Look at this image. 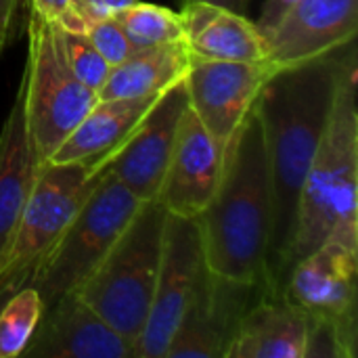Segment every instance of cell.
Listing matches in <instances>:
<instances>
[{"instance_id":"6da1fadb","label":"cell","mask_w":358,"mask_h":358,"mask_svg":"<svg viewBox=\"0 0 358 358\" xmlns=\"http://www.w3.org/2000/svg\"><path fill=\"white\" fill-rule=\"evenodd\" d=\"M355 55L357 40L323 57L279 67L254 101L252 111L260 122L273 193L266 262L271 294H285L300 191L323 141L338 82Z\"/></svg>"},{"instance_id":"7a4b0ae2","label":"cell","mask_w":358,"mask_h":358,"mask_svg":"<svg viewBox=\"0 0 358 358\" xmlns=\"http://www.w3.org/2000/svg\"><path fill=\"white\" fill-rule=\"evenodd\" d=\"M206 266L268 289L273 193L260 122L250 111L224 151L220 182L195 218Z\"/></svg>"},{"instance_id":"3957f363","label":"cell","mask_w":358,"mask_h":358,"mask_svg":"<svg viewBox=\"0 0 358 358\" xmlns=\"http://www.w3.org/2000/svg\"><path fill=\"white\" fill-rule=\"evenodd\" d=\"M357 78L355 55L342 71L323 141L300 191L287 277L298 260L325 241L358 252Z\"/></svg>"},{"instance_id":"277c9868","label":"cell","mask_w":358,"mask_h":358,"mask_svg":"<svg viewBox=\"0 0 358 358\" xmlns=\"http://www.w3.org/2000/svg\"><path fill=\"white\" fill-rule=\"evenodd\" d=\"M166 210L157 201H143L107 256L76 289L132 346L143 334L162 260Z\"/></svg>"},{"instance_id":"5b68a950","label":"cell","mask_w":358,"mask_h":358,"mask_svg":"<svg viewBox=\"0 0 358 358\" xmlns=\"http://www.w3.org/2000/svg\"><path fill=\"white\" fill-rule=\"evenodd\" d=\"M34 151L48 162L71 130L96 105V90L84 86L71 71L57 21L29 10L27 61L19 82Z\"/></svg>"},{"instance_id":"8992f818","label":"cell","mask_w":358,"mask_h":358,"mask_svg":"<svg viewBox=\"0 0 358 358\" xmlns=\"http://www.w3.org/2000/svg\"><path fill=\"white\" fill-rule=\"evenodd\" d=\"M141 206L143 201L107 170L34 266L29 285L38 292L44 310L90 277Z\"/></svg>"},{"instance_id":"52a82bcc","label":"cell","mask_w":358,"mask_h":358,"mask_svg":"<svg viewBox=\"0 0 358 358\" xmlns=\"http://www.w3.org/2000/svg\"><path fill=\"white\" fill-rule=\"evenodd\" d=\"M115 153L84 162H44L25 201L0 271L36 264L69 224L96 182L107 174Z\"/></svg>"},{"instance_id":"ba28073f","label":"cell","mask_w":358,"mask_h":358,"mask_svg":"<svg viewBox=\"0 0 358 358\" xmlns=\"http://www.w3.org/2000/svg\"><path fill=\"white\" fill-rule=\"evenodd\" d=\"M203 266L197 220L166 212L159 271L136 358H166Z\"/></svg>"},{"instance_id":"9c48e42d","label":"cell","mask_w":358,"mask_h":358,"mask_svg":"<svg viewBox=\"0 0 358 358\" xmlns=\"http://www.w3.org/2000/svg\"><path fill=\"white\" fill-rule=\"evenodd\" d=\"M266 292L203 266L166 358H224L243 315Z\"/></svg>"},{"instance_id":"30bf717a","label":"cell","mask_w":358,"mask_h":358,"mask_svg":"<svg viewBox=\"0 0 358 358\" xmlns=\"http://www.w3.org/2000/svg\"><path fill=\"white\" fill-rule=\"evenodd\" d=\"M273 71L268 63L193 57L185 73L189 109L214 141L227 147Z\"/></svg>"},{"instance_id":"8fae6325","label":"cell","mask_w":358,"mask_h":358,"mask_svg":"<svg viewBox=\"0 0 358 358\" xmlns=\"http://www.w3.org/2000/svg\"><path fill=\"white\" fill-rule=\"evenodd\" d=\"M285 296L308 319H323L358 340V252L325 241L298 260Z\"/></svg>"},{"instance_id":"7c38bea8","label":"cell","mask_w":358,"mask_h":358,"mask_svg":"<svg viewBox=\"0 0 358 358\" xmlns=\"http://www.w3.org/2000/svg\"><path fill=\"white\" fill-rule=\"evenodd\" d=\"M187 103L182 78L157 96L149 113L109 162V174L141 201H153L159 191Z\"/></svg>"},{"instance_id":"4fadbf2b","label":"cell","mask_w":358,"mask_h":358,"mask_svg":"<svg viewBox=\"0 0 358 358\" xmlns=\"http://www.w3.org/2000/svg\"><path fill=\"white\" fill-rule=\"evenodd\" d=\"M224 151L227 147L214 141L187 103L172 155L153 201L172 216L197 218L208 208L220 182Z\"/></svg>"},{"instance_id":"5bb4252c","label":"cell","mask_w":358,"mask_h":358,"mask_svg":"<svg viewBox=\"0 0 358 358\" xmlns=\"http://www.w3.org/2000/svg\"><path fill=\"white\" fill-rule=\"evenodd\" d=\"M21 357L136 358L134 346L76 292L61 296L44 310Z\"/></svg>"},{"instance_id":"9a60e30c","label":"cell","mask_w":358,"mask_h":358,"mask_svg":"<svg viewBox=\"0 0 358 358\" xmlns=\"http://www.w3.org/2000/svg\"><path fill=\"white\" fill-rule=\"evenodd\" d=\"M358 0H298L266 38L273 69L323 57L357 40Z\"/></svg>"},{"instance_id":"2e32d148","label":"cell","mask_w":358,"mask_h":358,"mask_svg":"<svg viewBox=\"0 0 358 358\" xmlns=\"http://www.w3.org/2000/svg\"><path fill=\"white\" fill-rule=\"evenodd\" d=\"M182 40L193 57L216 61L266 63V38L237 10L191 0L180 8Z\"/></svg>"},{"instance_id":"e0dca14e","label":"cell","mask_w":358,"mask_h":358,"mask_svg":"<svg viewBox=\"0 0 358 358\" xmlns=\"http://www.w3.org/2000/svg\"><path fill=\"white\" fill-rule=\"evenodd\" d=\"M308 317L285 294H262L243 315L224 358H304Z\"/></svg>"},{"instance_id":"ac0fdd59","label":"cell","mask_w":358,"mask_h":358,"mask_svg":"<svg viewBox=\"0 0 358 358\" xmlns=\"http://www.w3.org/2000/svg\"><path fill=\"white\" fill-rule=\"evenodd\" d=\"M38 170L40 159L27 130L23 94L17 88L0 130V264L13 241Z\"/></svg>"},{"instance_id":"d6986e66","label":"cell","mask_w":358,"mask_h":358,"mask_svg":"<svg viewBox=\"0 0 358 358\" xmlns=\"http://www.w3.org/2000/svg\"><path fill=\"white\" fill-rule=\"evenodd\" d=\"M159 94L96 101V105L71 130V134L61 143L48 162L67 164L115 153L136 130Z\"/></svg>"},{"instance_id":"ffe728a7","label":"cell","mask_w":358,"mask_h":358,"mask_svg":"<svg viewBox=\"0 0 358 358\" xmlns=\"http://www.w3.org/2000/svg\"><path fill=\"white\" fill-rule=\"evenodd\" d=\"M191 59L193 55L189 52L185 40L141 48L124 63L111 67L99 90V101L159 94L185 78Z\"/></svg>"},{"instance_id":"44dd1931","label":"cell","mask_w":358,"mask_h":358,"mask_svg":"<svg viewBox=\"0 0 358 358\" xmlns=\"http://www.w3.org/2000/svg\"><path fill=\"white\" fill-rule=\"evenodd\" d=\"M115 19L120 21L136 50L182 40L180 10L176 13L162 4L134 0L130 6L120 10Z\"/></svg>"},{"instance_id":"7402d4cb","label":"cell","mask_w":358,"mask_h":358,"mask_svg":"<svg viewBox=\"0 0 358 358\" xmlns=\"http://www.w3.org/2000/svg\"><path fill=\"white\" fill-rule=\"evenodd\" d=\"M44 315L38 292L27 283L19 287L0 308V358H17L34 338Z\"/></svg>"},{"instance_id":"603a6c76","label":"cell","mask_w":358,"mask_h":358,"mask_svg":"<svg viewBox=\"0 0 358 358\" xmlns=\"http://www.w3.org/2000/svg\"><path fill=\"white\" fill-rule=\"evenodd\" d=\"M61 27V25H59ZM61 36H63V50H65V59L73 71V76L88 88L101 90V86L105 84L111 67L105 63V59L99 55V50L92 46V42L88 40L86 34L82 31H67L61 27Z\"/></svg>"},{"instance_id":"cb8c5ba5","label":"cell","mask_w":358,"mask_h":358,"mask_svg":"<svg viewBox=\"0 0 358 358\" xmlns=\"http://www.w3.org/2000/svg\"><path fill=\"white\" fill-rule=\"evenodd\" d=\"M84 34L88 36V40L92 42V46L99 50V55L105 59L109 67L124 63L130 55L136 52L134 44L130 42V38L126 36L124 27L115 17H107L103 21L92 23Z\"/></svg>"},{"instance_id":"d4e9b609","label":"cell","mask_w":358,"mask_h":358,"mask_svg":"<svg viewBox=\"0 0 358 358\" xmlns=\"http://www.w3.org/2000/svg\"><path fill=\"white\" fill-rule=\"evenodd\" d=\"M134 0H69L65 13L59 17V25L67 31H86L92 23L107 17H115Z\"/></svg>"},{"instance_id":"484cf974","label":"cell","mask_w":358,"mask_h":358,"mask_svg":"<svg viewBox=\"0 0 358 358\" xmlns=\"http://www.w3.org/2000/svg\"><path fill=\"white\" fill-rule=\"evenodd\" d=\"M296 2L298 0H262L260 15L254 21L256 27L260 29V34L264 38H268L275 31V27L283 21V17L296 6Z\"/></svg>"},{"instance_id":"4316f807","label":"cell","mask_w":358,"mask_h":358,"mask_svg":"<svg viewBox=\"0 0 358 358\" xmlns=\"http://www.w3.org/2000/svg\"><path fill=\"white\" fill-rule=\"evenodd\" d=\"M27 0H0V52L10 44L17 34L19 17Z\"/></svg>"},{"instance_id":"83f0119b","label":"cell","mask_w":358,"mask_h":358,"mask_svg":"<svg viewBox=\"0 0 358 358\" xmlns=\"http://www.w3.org/2000/svg\"><path fill=\"white\" fill-rule=\"evenodd\" d=\"M36 264L29 266H21V268H13V271H0V308L4 306V302L23 285L29 283L31 273H34Z\"/></svg>"},{"instance_id":"f1b7e54d","label":"cell","mask_w":358,"mask_h":358,"mask_svg":"<svg viewBox=\"0 0 358 358\" xmlns=\"http://www.w3.org/2000/svg\"><path fill=\"white\" fill-rule=\"evenodd\" d=\"M69 0H27L29 10H34L36 15L50 19V21H59V17L65 13Z\"/></svg>"},{"instance_id":"f546056e","label":"cell","mask_w":358,"mask_h":358,"mask_svg":"<svg viewBox=\"0 0 358 358\" xmlns=\"http://www.w3.org/2000/svg\"><path fill=\"white\" fill-rule=\"evenodd\" d=\"M187 2H191V0H187ZM201 2H212V4H218V6H227V8L243 13V15H248V8L252 4V0H201Z\"/></svg>"},{"instance_id":"4dcf8cb0","label":"cell","mask_w":358,"mask_h":358,"mask_svg":"<svg viewBox=\"0 0 358 358\" xmlns=\"http://www.w3.org/2000/svg\"><path fill=\"white\" fill-rule=\"evenodd\" d=\"M185 2H187V0H180V4H185Z\"/></svg>"}]
</instances>
